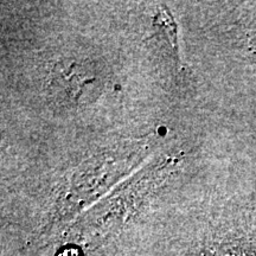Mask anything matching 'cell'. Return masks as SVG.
Wrapping results in <instances>:
<instances>
[{
  "label": "cell",
  "mask_w": 256,
  "mask_h": 256,
  "mask_svg": "<svg viewBox=\"0 0 256 256\" xmlns=\"http://www.w3.org/2000/svg\"><path fill=\"white\" fill-rule=\"evenodd\" d=\"M102 88V75L90 62L64 60L57 63L48 81V94L60 107L90 102Z\"/></svg>",
  "instance_id": "1"
},
{
  "label": "cell",
  "mask_w": 256,
  "mask_h": 256,
  "mask_svg": "<svg viewBox=\"0 0 256 256\" xmlns=\"http://www.w3.org/2000/svg\"><path fill=\"white\" fill-rule=\"evenodd\" d=\"M252 250H246L243 248H220L216 252H212V256H256L255 252L248 254Z\"/></svg>",
  "instance_id": "2"
},
{
  "label": "cell",
  "mask_w": 256,
  "mask_h": 256,
  "mask_svg": "<svg viewBox=\"0 0 256 256\" xmlns=\"http://www.w3.org/2000/svg\"><path fill=\"white\" fill-rule=\"evenodd\" d=\"M58 256H82V254L78 249H76L74 247H69V248L63 249V250H60Z\"/></svg>",
  "instance_id": "3"
}]
</instances>
